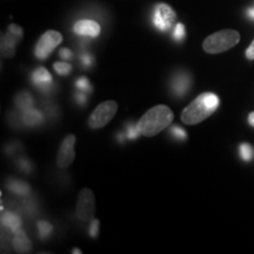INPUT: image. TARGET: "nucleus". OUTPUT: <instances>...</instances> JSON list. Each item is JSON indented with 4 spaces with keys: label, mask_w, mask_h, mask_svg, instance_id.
<instances>
[{
    "label": "nucleus",
    "mask_w": 254,
    "mask_h": 254,
    "mask_svg": "<svg viewBox=\"0 0 254 254\" xmlns=\"http://www.w3.org/2000/svg\"><path fill=\"white\" fill-rule=\"evenodd\" d=\"M220 104L218 95L211 92L200 94L182 113V122L186 125H195L213 114Z\"/></svg>",
    "instance_id": "f257e3e1"
},
{
    "label": "nucleus",
    "mask_w": 254,
    "mask_h": 254,
    "mask_svg": "<svg viewBox=\"0 0 254 254\" xmlns=\"http://www.w3.org/2000/svg\"><path fill=\"white\" fill-rule=\"evenodd\" d=\"M174 114L172 110L165 105L152 107L139 120L138 125L141 134L145 136H154L172 124Z\"/></svg>",
    "instance_id": "f03ea898"
},
{
    "label": "nucleus",
    "mask_w": 254,
    "mask_h": 254,
    "mask_svg": "<svg viewBox=\"0 0 254 254\" xmlns=\"http://www.w3.org/2000/svg\"><path fill=\"white\" fill-rule=\"evenodd\" d=\"M240 41L239 32L234 30H222L207 37L202 44L205 52L211 55L225 52L232 49Z\"/></svg>",
    "instance_id": "7ed1b4c3"
},
{
    "label": "nucleus",
    "mask_w": 254,
    "mask_h": 254,
    "mask_svg": "<svg viewBox=\"0 0 254 254\" xmlns=\"http://www.w3.org/2000/svg\"><path fill=\"white\" fill-rule=\"evenodd\" d=\"M117 111H118V104L116 101H104V103L98 105L97 109L92 112L90 118H88V126L93 129L103 128L113 119Z\"/></svg>",
    "instance_id": "20e7f679"
},
{
    "label": "nucleus",
    "mask_w": 254,
    "mask_h": 254,
    "mask_svg": "<svg viewBox=\"0 0 254 254\" xmlns=\"http://www.w3.org/2000/svg\"><path fill=\"white\" fill-rule=\"evenodd\" d=\"M62 41L63 36L58 31H47L40 37V39L38 40L36 49H34V55H36L37 58L40 60L49 58V56L53 52V50H55L59 44H62Z\"/></svg>",
    "instance_id": "39448f33"
},
{
    "label": "nucleus",
    "mask_w": 254,
    "mask_h": 254,
    "mask_svg": "<svg viewBox=\"0 0 254 254\" xmlns=\"http://www.w3.org/2000/svg\"><path fill=\"white\" fill-rule=\"evenodd\" d=\"M177 15L173 8L167 4H158L153 12V25L160 32H166L173 26Z\"/></svg>",
    "instance_id": "423d86ee"
},
{
    "label": "nucleus",
    "mask_w": 254,
    "mask_h": 254,
    "mask_svg": "<svg viewBox=\"0 0 254 254\" xmlns=\"http://www.w3.org/2000/svg\"><path fill=\"white\" fill-rule=\"evenodd\" d=\"M94 194L91 190L84 189L80 190L78 196L77 215L81 221H90L94 217Z\"/></svg>",
    "instance_id": "0eeeda50"
},
{
    "label": "nucleus",
    "mask_w": 254,
    "mask_h": 254,
    "mask_svg": "<svg viewBox=\"0 0 254 254\" xmlns=\"http://www.w3.org/2000/svg\"><path fill=\"white\" fill-rule=\"evenodd\" d=\"M74 144H75V136L69 134L64 139L62 145H60L58 159L57 163L60 168H67L69 165L74 160Z\"/></svg>",
    "instance_id": "6e6552de"
},
{
    "label": "nucleus",
    "mask_w": 254,
    "mask_h": 254,
    "mask_svg": "<svg viewBox=\"0 0 254 254\" xmlns=\"http://www.w3.org/2000/svg\"><path fill=\"white\" fill-rule=\"evenodd\" d=\"M192 86V78L187 72H178L171 80V91L178 98H182Z\"/></svg>",
    "instance_id": "1a4fd4ad"
},
{
    "label": "nucleus",
    "mask_w": 254,
    "mask_h": 254,
    "mask_svg": "<svg viewBox=\"0 0 254 254\" xmlns=\"http://www.w3.org/2000/svg\"><path fill=\"white\" fill-rule=\"evenodd\" d=\"M32 84L43 92H50L53 86V79L51 73L46 68L39 67L34 69L31 75Z\"/></svg>",
    "instance_id": "9d476101"
},
{
    "label": "nucleus",
    "mask_w": 254,
    "mask_h": 254,
    "mask_svg": "<svg viewBox=\"0 0 254 254\" xmlns=\"http://www.w3.org/2000/svg\"><path fill=\"white\" fill-rule=\"evenodd\" d=\"M73 31L75 34L81 37L97 38L100 34V25L94 20H79L73 26Z\"/></svg>",
    "instance_id": "9b49d317"
},
{
    "label": "nucleus",
    "mask_w": 254,
    "mask_h": 254,
    "mask_svg": "<svg viewBox=\"0 0 254 254\" xmlns=\"http://www.w3.org/2000/svg\"><path fill=\"white\" fill-rule=\"evenodd\" d=\"M21 122L25 126L28 127H36L41 125V123L44 122V117L41 114L40 111L36 109H27L21 111Z\"/></svg>",
    "instance_id": "f8f14e48"
},
{
    "label": "nucleus",
    "mask_w": 254,
    "mask_h": 254,
    "mask_svg": "<svg viewBox=\"0 0 254 254\" xmlns=\"http://www.w3.org/2000/svg\"><path fill=\"white\" fill-rule=\"evenodd\" d=\"M1 224L2 226L11 231L13 234L21 230V219L13 212H2Z\"/></svg>",
    "instance_id": "ddd939ff"
},
{
    "label": "nucleus",
    "mask_w": 254,
    "mask_h": 254,
    "mask_svg": "<svg viewBox=\"0 0 254 254\" xmlns=\"http://www.w3.org/2000/svg\"><path fill=\"white\" fill-rule=\"evenodd\" d=\"M19 40L18 37L7 31L5 36L1 37V55L6 58H11L15 53V44Z\"/></svg>",
    "instance_id": "4468645a"
},
{
    "label": "nucleus",
    "mask_w": 254,
    "mask_h": 254,
    "mask_svg": "<svg viewBox=\"0 0 254 254\" xmlns=\"http://www.w3.org/2000/svg\"><path fill=\"white\" fill-rule=\"evenodd\" d=\"M31 241L28 239L26 233L23 230L14 233L13 237V247L18 253H27L31 250Z\"/></svg>",
    "instance_id": "2eb2a0df"
},
{
    "label": "nucleus",
    "mask_w": 254,
    "mask_h": 254,
    "mask_svg": "<svg viewBox=\"0 0 254 254\" xmlns=\"http://www.w3.org/2000/svg\"><path fill=\"white\" fill-rule=\"evenodd\" d=\"M7 187L12 193L21 195V196L28 195L31 193V187L28 186L26 183L20 182V180H17V179L9 180L7 183Z\"/></svg>",
    "instance_id": "dca6fc26"
},
{
    "label": "nucleus",
    "mask_w": 254,
    "mask_h": 254,
    "mask_svg": "<svg viewBox=\"0 0 254 254\" xmlns=\"http://www.w3.org/2000/svg\"><path fill=\"white\" fill-rule=\"evenodd\" d=\"M15 105L21 111L31 109L32 105H33V98H32V95L28 92H20L15 97Z\"/></svg>",
    "instance_id": "f3484780"
},
{
    "label": "nucleus",
    "mask_w": 254,
    "mask_h": 254,
    "mask_svg": "<svg viewBox=\"0 0 254 254\" xmlns=\"http://www.w3.org/2000/svg\"><path fill=\"white\" fill-rule=\"evenodd\" d=\"M52 225L49 221L43 220L38 222V233H39L41 239H47L51 236V233H52Z\"/></svg>",
    "instance_id": "a211bd4d"
},
{
    "label": "nucleus",
    "mask_w": 254,
    "mask_h": 254,
    "mask_svg": "<svg viewBox=\"0 0 254 254\" xmlns=\"http://www.w3.org/2000/svg\"><path fill=\"white\" fill-rule=\"evenodd\" d=\"M239 154H240V158L243 159L244 161H251L253 158L252 146L250 144H246V142L241 144L239 146Z\"/></svg>",
    "instance_id": "6ab92c4d"
},
{
    "label": "nucleus",
    "mask_w": 254,
    "mask_h": 254,
    "mask_svg": "<svg viewBox=\"0 0 254 254\" xmlns=\"http://www.w3.org/2000/svg\"><path fill=\"white\" fill-rule=\"evenodd\" d=\"M55 71L58 73L59 75H67L72 71V66L65 62H58L53 65Z\"/></svg>",
    "instance_id": "aec40b11"
},
{
    "label": "nucleus",
    "mask_w": 254,
    "mask_h": 254,
    "mask_svg": "<svg viewBox=\"0 0 254 254\" xmlns=\"http://www.w3.org/2000/svg\"><path fill=\"white\" fill-rule=\"evenodd\" d=\"M141 134L140 129H139L138 125H133V124H128L126 126V138L129 139V140H134V139H138L139 135Z\"/></svg>",
    "instance_id": "412c9836"
},
{
    "label": "nucleus",
    "mask_w": 254,
    "mask_h": 254,
    "mask_svg": "<svg viewBox=\"0 0 254 254\" xmlns=\"http://www.w3.org/2000/svg\"><path fill=\"white\" fill-rule=\"evenodd\" d=\"M185 36H186L185 26H184V24L182 23H178L173 30V39L178 41V43H180V41L184 40Z\"/></svg>",
    "instance_id": "4be33fe9"
},
{
    "label": "nucleus",
    "mask_w": 254,
    "mask_h": 254,
    "mask_svg": "<svg viewBox=\"0 0 254 254\" xmlns=\"http://www.w3.org/2000/svg\"><path fill=\"white\" fill-rule=\"evenodd\" d=\"M75 86H77V90L85 92V93H90L92 91V86L90 84V81L87 80L85 77L79 78L77 81H75Z\"/></svg>",
    "instance_id": "5701e85b"
},
{
    "label": "nucleus",
    "mask_w": 254,
    "mask_h": 254,
    "mask_svg": "<svg viewBox=\"0 0 254 254\" xmlns=\"http://www.w3.org/2000/svg\"><path fill=\"white\" fill-rule=\"evenodd\" d=\"M171 134H172L176 139H178V140H185L187 138L186 131L179 126H173L172 128H171Z\"/></svg>",
    "instance_id": "b1692460"
},
{
    "label": "nucleus",
    "mask_w": 254,
    "mask_h": 254,
    "mask_svg": "<svg viewBox=\"0 0 254 254\" xmlns=\"http://www.w3.org/2000/svg\"><path fill=\"white\" fill-rule=\"evenodd\" d=\"M88 234L92 238H97L98 234H99V220L97 219H92L90 227H88Z\"/></svg>",
    "instance_id": "393cba45"
},
{
    "label": "nucleus",
    "mask_w": 254,
    "mask_h": 254,
    "mask_svg": "<svg viewBox=\"0 0 254 254\" xmlns=\"http://www.w3.org/2000/svg\"><path fill=\"white\" fill-rule=\"evenodd\" d=\"M80 63L84 67H91L92 64H93V57L90 53H82L80 55Z\"/></svg>",
    "instance_id": "a878e982"
},
{
    "label": "nucleus",
    "mask_w": 254,
    "mask_h": 254,
    "mask_svg": "<svg viewBox=\"0 0 254 254\" xmlns=\"http://www.w3.org/2000/svg\"><path fill=\"white\" fill-rule=\"evenodd\" d=\"M18 166L20 167V170L24 171L25 173H30L32 171V164L28 160H26V159H20V160L18 161Z\"/></svg>",
    "instance_id": "bb28decb"
},
{
    "label": "nucleus",
    "mask_w": 254,
    "mask_h": 254,
    "mask_svg": "<svg viewBox=\"0 0 254 254\" xmlns=\"http://www.w3.org/2000/svg\"><path fill=\"white\" fill-rule=\"evenodd\" d=\"M8 32H11V33L14 34L15 37H18L19 39H21V38H23V36H24V32H23V30H21V27H19L18 25H15V24L9 25Z\"/></svg>",
    "instance_id": "cd10ccee"
},
{
    "label": "nucleus",
    "mask_w": 254,
    "mask_h": 254,
    "mask_svg": "<svg viewBox=\"0 0 254 254\" xmlns=\"http://www.w3.org/2000/svg\"><path fill=\"white\" fill-rule=\"evenodd\" d=\"M87 93H85V92H82V91H79L78 90V92L77 93L74 94V98H75V100H77V103L79 104V105H85L87 103V95H86Z\"/></svg>",
    "instance_id": "c85d7f7f"
},
{
    "label": "nucleus",
    "mask_w": 254,
    "mask_h": 254,
    "mask_svg": "<svg viewBox=\"0 0 254 254\" xmlns=\"http://www.w3.org/2000/svg\"><path fill=\"white\" fill-rule=\"evenodd\" d=\"M59 56L64 60H69L72 58V52L68 49H62L59 51Z\"/></svg>",
    "instance_id": "c756f323"
},
{
    "label": "nucleus",
    "mask_w": 254,
    "mask_h": 254,
    "mask_svg": "<svg viewBox=\"0 0 254 254\" xmlns=\"http://www.w3.org/2000/svg\"><path fill=\"white\" fill-rule=\"evenodd\" d=\"M246 57H247V59L254 60V40H253V43L250 45L249 49L246 50Z\"/></svg>",
    "instance_id": "7c9ffc66"
},
{
    "label": "nucleus",
    "mask_w": 254,
    "mask_h": 254,
    "mask_svg": "<svg viewBox=\"0 0 254 254\" xmlns=\"http://www.w3.org/2000/svg\"><path fill=\"white\" fill-rule=\"evenodd\" d=\"M249 124H250L251 126L254 127V112L250 113V116H249Z\"/></svg>",
    "instance_id": "2f4dec72"
},
{
    "label": "nucleus",
    "mask_w": 254,
    "mask_h": 254,
    "mask_svg": "<svg viewBox=\"0 0 254 254\" xmlns=\"http://www.w3.org/2000/svg\"><path fill=\"white\" fill-rule=\"evenodd\" d=\"M249 15L252 19H254V8H250L249 9Z\"/></svg>",
    "instance_id": "473e14b6"
},
{
    "label": "nucleus",
    "mask_w": 254,
    "mask_h": 254,
    "mask_svg": "<svg viewBox=\"0 0 254 254\" xmlns=\"http://www.w3.org/2000/svg\"><path fill=\"white\" fill-rule=\"evenodd\" d=\"M73 253H81V251H79L78 249H75L74 251H73Z\"/></svg>",
    "instance_id": "72a5a7b5"
}]
</instances>
